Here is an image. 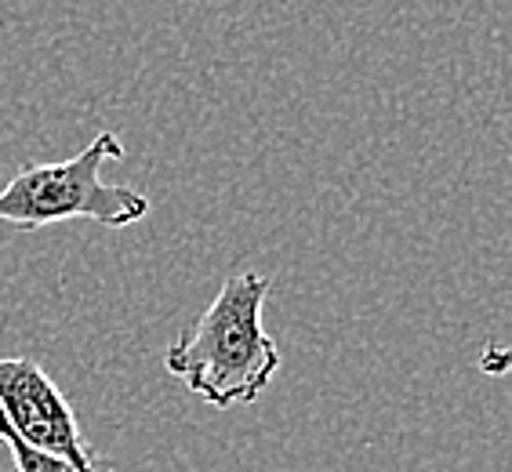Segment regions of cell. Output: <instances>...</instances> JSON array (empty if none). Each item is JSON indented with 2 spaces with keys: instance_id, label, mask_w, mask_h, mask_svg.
Segmentation results:
<instances>
[{
  "instance_id": "cell-1",
  "label": "cell",
  "mask_w": 512,
  "mask_h": 472,
  "mask_svg": "<svg viewBox=\"0 0 512 472\" xmlns=\"http://www.w3.org/2000/svg\"><path fill=\"white\" fill-rule=\"evenodd\" d=\"M269 291V276L233 273L204 316L164 353V367L218 411L255 404L280 371V345L262 327Z\"/></svg>"
},
{
  "instance_id": "cell-2",
  "label": "cell",
  "mask_w": 512,
  "mask_h": 472,
  "mask_svg": "<svg viewBox=\"0 0 512 472\" xmlns=\"http://www.w3.org/2000/svg\"><path fill=\"white\" fill-rule=\"evenodd\" d=\"M109 160H124V142L113 131H102L62 164L22 168L0 189V222L37 233L69 218H95L99 226L124 229L149 215V200L131 186L106 182L102 168Z\"/></svg>"
},
{
  "instance_id": "cell-3",
  "label": "cell",
  "mask_w": 512,
  "mask_h": 472,
  "mask_svg": "<svg viewBox=\"0 0 512 472\" xmlns=\"http://www.w3.org/2000/svg\"><path fill=\"white\" fill-rule=\"evenodd\" d=\"M0 414L37 451L59 454L80 472H109L88 451L77 429V414L59 385L30 356H0Z\"/></svg>"
},
{
  "instance_id": "cell-4",
  "label": "cell",
  "mask_w": 512,
  "mask_h": 472,
  "mask_svg": "<svg viewBox=\"0 0 512 472\" xmlns=\"http://www.w3.org/2000/svg\"><path fill=\"white\" fill-rule=\"evenodd\" d=\"M0 443L8 447L11 462H15V472H80L77 465H69L66 458H59V454L37 451L33 443L22 440V436L4 422V414H0Z\"/></svg>"
},
{
  "instance_id": "cell-5",
  "label": "cell",
  "mask_w": 512,
  "mask_h": 472,
  "mask_svg": "<svg viewBox=\"0 0 512 472\" xmlns=\"http://www.w3.org/2000/svg\"><path fill=\"white\" fill-rule=\"evenodd\" d=\"M480 371L483 374H509L512 371V349L509 345H483V353H480Z\"/></svg>"
}]
</instances>
